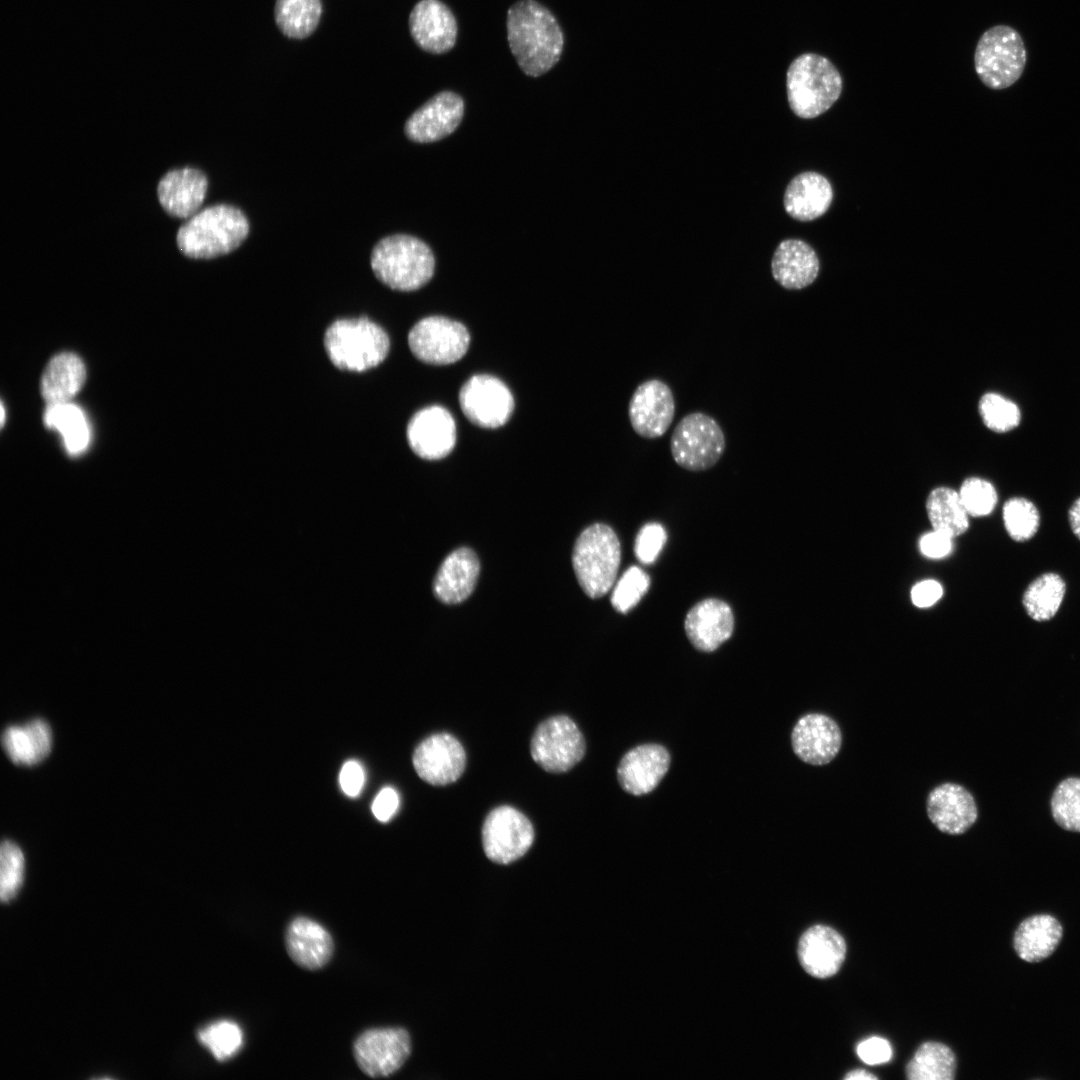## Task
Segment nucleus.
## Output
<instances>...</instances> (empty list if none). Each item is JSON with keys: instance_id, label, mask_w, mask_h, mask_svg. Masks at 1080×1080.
Wrapping results in <instances>:
<instances>
[{"instance_id": "1", "label": "nucleus", "mask_w": 1080, "mask_h": 1080, "mask_svg": "<svg viewBox=\"0 0 1080 1080\" xmlns=\"http://www.w3.org/2000/svg\"><path fill=\"white\" fill-rule=\"evenodd\" d=\"M510 51L524 74L539 77L560 60L564 35L554 14L536 0H519L507 11Z\"/></svg>"}, {"instance_id": "2", "label": "nucleus", "mask_w": 1080, "mask_h": 1080, "mask_svg": "<svg viewBox=\"0 0 1080 1080\" xmlns=\"http://www.w3.org/2000/svg\"><path fill=\"white\" fill-rule=\"evenodd\" d=\"M249 234V222L237 207L217 204L198 211L177 232L179 250L194 259H211L234 251Z\"/></svg>"}, {"instance_id": "3", "label": "nucleus", "mask_w": 1080, "mask_h": 1080, "mask_svg": "<svg viewBox=\"0 0 1080 1080\" xmlns=\"http://www.w3.org/2000/svg\"><path fill=\"white\" fill-rule=\"evenodd\" d=\"M842 77L835 65L816 53L795 58L786 74V91L792 112L812 119L829 110L842 92Z\"/></svg>"}, {"instance_id": "4", "label": "nucleus", "mask_w": 1080, "mask_h": 1080, "mask_svg": "<svg viewBox=\"0 0 1080 1080\" xmlns=\"http://www.w3.org/2000/svg\"><path fill=\"white\" fill-rule=\"evenodd\" d=\"M375 276L391 289L414 291L427 284L434 274L435 259L422 240L406 234L381 239L371 252Z\"/></svg>"}, {"instance_id": "5", "label": "nucleus", "mask_w": 1080, "mask_h": 1080, "mask_svg": "<svg viewBox=\"0 0 1080 1080\" xmlns=\"http://www.w3.org/2000/svg\"><path fill=\"white\" fill-rule=\"evenodd\" d=\"M324 346L330 361L337 368L364 372L384 361L390 341L381 326L360 317L334 321L325 331Z\"/></svg>"}, {"instance_id": "6", "label": "nucleus", "mask_w": 1080, "mask_h": 1080, "mask_svg": "<svg viewBox=\"0 0 1080 1080\" xmlns=\"http://www.w3.org/2000/svg\"><path fill=\"white\" fill-rule=\"evenodd\" d=\"M620 562V541L610 526L595 523L578 536L572 564L577 581L588 597L600 598L610 591Z\"/></svg>"}, {"instance_id": "7", "label": "nucleus", "mask_w": 1080, "mask_h": 1080, "mask_svg": "<svg viewBox=\"0 0 1080 1080\" xmlns=\"http://www.w3.org/2000/svg\"><path fill=\"white\" fill-rule=\"evenodd\" d=\"M1026 49L1021 35L1008 25H995L979 38L974 53V67L988 88L1001 90L1013 85L1026 64Z\"/></svg>"}, {"instance_id": "8", "label": "nucleus", "mask_w": 1080, "mask_h": 1080, "mask_svg": "<svg viewBox=\"0 0 1080 1080\" xmlns=\"http://www.w3.org/2000/svg\"><path fill=\"white\" fill-rule=\"evenodd\" d=\"M725 449L726 439L721 426L704 412L685 415L671 435V455L678 466L688 471L700 472L712 468Z\"/></svg>"}, {"instance_id": "9", "label": "nucleus", "mask_w": 1080, "mask_h": 1080, "mask_svg": "<svg viewBox=\"0 0 1080 1080\" xmlns=\"http://www.w3.org/2000/svg\"><path fill=\"white\" fill-rule=\"evenodd\" d=\"M585 739L576 723L566 715L542 721L530 741L534 762L549 773L572 769L585 755Z\"/></svg>"}, {"instance_id": "10", "label": "nucleus", "mask_w": 1080, "mask_h": 1080, "mask_svg": "<svg viewBox=\"0 0 1080 1080\" xmlns=\"http://www.w3.org/2000/svg\"><path fill=\"white\" fill-rule=\"evenodd\" d=\"M469 343L466 327L442 316L421 319L408 334L411 352L420 361L431 365H448L460 360Z\"/></svg>"}, {"instance_id": "11", "label": "nucleus", "mask_w": 1080, "mask_h": 1080, "mask_svg": "<svg viewBox=\"0 0 1080 1080\" xmlns=\"http://www.w3.org/2000/svg\"><path fill=\"white\" fill-rule=\"evenodd\" d=\"M534 828L518 809L502 805L491 810L482 826V845L486 857L498 864L521 858L532 846Z\"/></svg>"}, {"instance_id": "12", "label": "nucleus", "mask_w": 1080, "mask_h": 1080, "mask_svg": "<svg viewBox=\"0 0 1080 1080\" xmlns=\"http://www.w3.org/2000/svg\"><path fill=\"white\" fill-rule=\"evenodd\" d=\"M411 1053V1038L403 1028H371L353 1043V1056L359 1069L371 1078L388 1077L397 1072Z\"/></svg>"}, {"instance_id": "13", "label": "nucleus", "mask_w": 1080, "mask_h": 1080, "mask_svg": "<svg viewBox=\"0 0 1080 1080\" xmlns=\"http://www.w3.org/2000/svg\"><path fill=\"white\" fill-rule=\"evenodd\" d=\"M459 403L472 423L491 429L504 425L514 409L508 387L491 375H474L468 379L460 389Z\"/></svg>"}, {"instance_id": "14", "label": "nucleus", "mask_w": 1080, "mask_h": 1080, "mask_svg": "<svg viewBox=\"0 0 1080 1080\" xmlns=\"http://www.w3.org/2000/svg\"><path fill=\"white\" fill-rule=\"evenodd\" d=\"M675 400L670 386L658 378L640 383L628 405V417L634 432L645 439L663 436L672 424Z\"/></svg>"}, {"instance_id": "15", "label": "nucleus", "mask_w": 1080, "mask_h": 1080, "mask_svg": "<svg viewBox=\"0 0 1080 1080\" xmlns=\"http://www.w3.org/2000/svg\"><path fill=\"white\" fill-rule=\"evenodd\" d=\"M412 763L423 781L433 786H445L456 782L463 774L466 752L455 736L435 733L416 747Z\"/></svg>"}, {"instance_id": "16", "label": "nucleus", "mask_w": 1080, "mask_h": 1080, "mask_svg": "<svg viewBox=\"0 0 1080 1080\" xmlns=\"http://www.w3.org/2000/svg\"><path fill=\"white\" fill-rule=\"evenodd\" d=\"M464 101L452 91H441L419 107L406 121V136L418 143L441 140L461 123Z\"/></svg>"}, {"instance_id": "17", "label": "nucleus", "mask_w": 1080, "mask_h": 1080, "mask_svg": "<svg viewBox=\"0 0 1080 1080\" xmlns=\"http://www.w3.org/2000/svg\"><path fill=\"white\" fill-rule=\"evenodd\" d=\"M415 44L431 54H444L456 44L458 27L451 9L440 0H420L408 19Z\"/></svg>"}, {"instance_id": "18", "label": "nucleus", "mask_w": 1080, "mask_h": 1080, "mask_svg": "<svg viewBox=\"0 0 1080 1080\" xmlns=\"http://www.w3.org/2000/svg\"><path fill=\"white\" fill-rule=\"evenodd\" d=\"M407 440L413 452L423 459L444 458L456 443L455 420L442 406L423 408L410 419Z\"/></svg>"}, {"instance_id": "19", "label": "nucleus", "mask_w": 1080, "mask_h": 1080, "mask_svg": "<svg viewBox=\"0 0 1080 1080\" xmlns=\"http://www.w3.org/2000/svg\"><path fill=\"white\" fill-rule=\"evenodd\" d=\"M791 741L800 760L821 766L830 763L839 753L842 734L839 725L828 715L808 713L794 725Z\"/></svg>"}, {"instance_id": "20", "label": "nucleus", "mask_w": 1080, "mask_h": 1080, "mask_svg": "<svg viewBox=\"0 0 1080 1080\" xmlns=\"http://www.w3.org/2000/svg\"><path fill=\"white\" fill-rule=\"evenodd\" d=\"M928 818L941 832L960 835L970 829L978 817L973 795L957 783H943L933 788L927 797Z\"/></svg>"}, {"instance_id": "21", "label": "nucleus", "mask_w": 1080, "mask_h": 1080, "mask_svg": "<svg viewBox=\"0 0 1080 1080\" xmlns=\"http://www.w3.org/2000/svg\"><path fill=\"white\" fill-rule=\"evenodd\" d=\"M734 624L733 611L725 601L707 598L688 611L684 629L688 640L697 650L712 652L732 636Z\"/></svg>"}, {"instance_id": "22", "label": "nucleus", "mask_w": 1080, "mask_h": 1080, "mask_svg": "<svg viewBox=\"0 0 1080 1080\" xmlns=\"http://www.w3.org/2000/svg\"><path fill=\"white\" fill-rule=\"evenodd\" d=\"M670 765L667 749L658 744H643L629 750L621 759L617 777L628 793L640 796L654 790Z\"/></svg>"}, {"instance_id": "23", "label": "nucleus", "mask_w": 1080, "mask_h": 1080, "mask_svg": "<svg viewBox=\"0 0 1080 1080\" xmlns=\"http://www.w3.org/2000/svg\"><path fill=\"white\" fill-rule=\"evenodd\" d=\"M207 188L208 180L201 170L184 167L170 170L161 178L157 196L169 215L190 218L199 211Z\"/></svg>"}, {"instance_id": "24", "label": "nucleus", "mask_w": 1080, "mask_h": 1080, "mask_svg": "<svg viewBox=\"0 0 1080 1080\" xmlns=\"http://www.w3.org/2000/svg\"><path fill=\"white\" fill-rule=\"evenodd\" d=\"M289 957L306 970L323 968L332 958L334 942L329 931L317 921L298 916L290 921L285 932Z\"/></svg>"}, {"instance_id": "25", "label": "nucleus", "mask_w": 1080, "mask_h": 1080, "mask_svg": "<svg viewBox=\"0 0 1080 1080\" xmlns=\"http://www.w3.org/2000/svg\"><path fill=\"white\" fill-rule=\"evenodd\" d=\"M846 956V942L833 928L814 925L801 936L798 957L803 969L813 977L835 975Z\"/></svg>"}, {"instance_id": "26", "label": "nucleus", "mask_w": 1080, "mask_h": 1080, "mask_svg": "<svg viewBox=\"0 0 1080 1080\" xmlns=\"http://www.w3.org/2000/svg\"><path fill=\"white\" fill-rule=\"evenodd\" d=\"M819 269L820 263L815 250L800 239L781 241L771 260L774 280L788 290H800L812 284Z\"/></svg>"}, {"instance_id": "27", "label": "nucleus", "mask_w": 1080, "mask_h": 1080, "mask_svg": "<svg viewBox=\"0 0 1080 1080\" xmlns=\"http://www.w3.org/2000/svg\"><path fill=\"white\" fill-rule=\"evenodd\" d=\"M833 200V188L822 174L806 171L796 175L787 185L783 204L786 213L795 220L807 222L824 215Z\"/></svg>"}, {"instance_id": "28", "label": "nucleus", "mask_w": 1080, "mask_h": 1080, "mask_svg": "<svg viewBox=\"0 0 1080 1080\" xmlns=\"http://www.w3.org/2000/svg\"><path fill=\"white\" fill-rule=\"evenodd\" d=\"M480 563L473 550L462 547L449 554L440 565L433 582L435 597L445 604H458L473 592Z\"/></svg>"}, {"instance_id": "29", "label": "nucleus", "mask_w": 1080, "mask_h": 1080, "mask_svg": "<svg viewBox=\"0 0 1080 1080\" xmlns=\"http://www.w3.org/2000/svg\"><path fill=\"white\" fill-rule=\"evenodd\" d=\"M2 747L10 760L23 766L43 761L51 751L52 731L43 719H33L23 725H9L1 737Z\"/></svg>"}, {"instance_id": "30", "label": "nucleus", "mask_w": 1080, "mask_h": 1080, "mask_svg": "<svg viewBox=\"0 0 1080 1080\" xmlns=\"http://www.w3.org/2000/svg\"><path fill=\"white\" fill-rule=\"evenodd\" d=\"M1062 934V925L1052 915H1033L1023 920L1016 929L1014 949L1022 960L1040 962L1054 952Z\"/></svg>"}, {"instance_id": "31", "label": "nucleus", "mask_w": 1080, "mask_h": 1080, "mask_svg": "<svg viewBox=\"0 0 1080 1080\" xmlns=\"http://www.w3.org/2000/svg\"><path fill=\"white\" fill-rule=\"evenodd\" d=\"M86 369L73 353H60L46 366L41 379V394L48 404L68 402L83 386Z\"/></svg>"}, {"instance_id": "32", "label": "nucleus", "mask_w": 1080, "mask_h": 1080, "mask_svg": "<svg viewBox=\"0 0 1080 1080\" xmlns=\"http://www.w3.org/2000/svg\"><path fill=\"white\" fill-rule=\"evenodd\" d=\"M323 12L322 0H276L274 20L290 39H305L317 29Z\"/></svg>"}, {"instance_id": "33", "label": "nucleus", "mask_w": 1080, "mask_h": 1080, "mask_svg": "<svg viewBox=\"0 0 1080 1080\" xmlns=\"http://www.w3.org/2000/svg\"><path fill=\"white\" fill-rule=\"evenodd\" d=\"M926 509L934 530L955 537L963 534L969 527V515L959 493L951 488L933 489L927 498Z\"/></svg>"}, {"instance_id": "34", "label": "nucleus", "mask_w": 1080, "mask_h": 1080, "mask_svg": "<svg viewBox=\"0 0 1080 1080\" xmlns=\"http://www.w3.org/2000/svg\"><path fill=\"white\" fill-rule=\"evenodd\" d=\"M48 428L57 430L63 437L67 451L72 455L82 453L88 446L90 432L82 410L68 402L48 404L44 413Z\"/></svg>"}, {"instance_id": "35", "label": "nucleus", "mask_w": 1080, "mask_h": 1080, "mask_svg": "<svg viewBox=\"0 0 1080 1080\" xmlns=\"http://www.w3.org/2000/svg\"><path fill=\"white\" fill-rule=\"evenodd\" d=\"M955 1072L953 1051L934 1041L921 1044L906 1066V1076L910 1080H951Z\"/></svg>"}, {"instance_id": "36", "label": "nucleus", "mask_w": 1080, "mask_h": 1080, "mask_svg": "<svg viewBox=\"0 0 1080 1080\" xmlns=\"http://www.w3.org/2000/svg\"><path fill=\"white\" fill-rule=\"evenodd\" d=\"M1065 595V583L1055 573H1046L1035 579L1023 595L1027 614L1035 621H1047L1059 610Z\"/></svg>"}, {"instance_id": "37", "label": "nucleus", "mask_w": 1080, "mask_h": 1080, "mask_svg": "<svg viewBox=\"0 0 1080 1080\" xmlns=\"http://www.w3.org/2000/svg\"><path fill=\"white\" fill-rule=\"evenodd\" d=\"M1050 806L1053 819L1061 828L1080 832V778L1062 780L1052 794Z\"/></svg>"}, {"instance_id": "38", "label": "nucleus", "mask_w": 1080, "mask_h": 1080, "mask_svg": "<svg viewBox=\"0 0 1080 1080\" xmlns=\"http://www.w3.org/2000/svg\"><path fill=\"white\" fill-rule=\"evenodd\" d=\"M199 1041L219 1061H225L238 1053L243 1044L240 1026L231 1020H219L198 1032Z\"/></svg>"}, {"instance_id": "39", "label": "nucleus", "mask_w": 1080, "mask_h": 1080, "mask_svg": "<svg viewBox=\"0 0 1080 1080\" xmlns=\"http://www.w3.org/2000/svg\"><path fill=\"white\" fill-rule=\"evenodd\" d=\"M1003 521L1013 540L1025 542L1036 534L1040 515L1031 501L1023 497H1013L1003 506Z\"/></svg>"}, {"instance_id": "40", "label": "nucleus", "mask_w": 1080, "mask_h": 1080, "mask_svg": "<svg viewBox=\"0 0 1080 1080\" xmlns=\"http://www.w3.org/2000/svg\"><path fill=\"white\" fill-rule=\"evenodd\" d=\"M978 410L985 426L995 432H1008L1016 428L1021 420L1018 406L994 392L980 398Z\"/></svg>"}, {"instance_id": "41", "label": "nucleus", "mask_w": 1080, "mask_h": 1080, "mask_svg": "<svg viewBox=\"0 0 1080 1080\" xmlns=\"http://www.w3.org/2000/svg\"><path fill=\"white\" fill-rule=\"evenodd\" d=\"M24 855L20 847L5 839L0 849V898L9 902L15 897L23 882Z\"/></svg>"}, {"instance_id": "42", "label": "nucleus", "mask_w": 1080, "mask_h": 1080, "mask_svg": "<svg viewBox=\"0 0 1080 1080\" xmlns=\"http://www.w3.org/2000/svg\"><path fill=\"white\" fill-rule=\"evenodd\" d=\"M650 586L648 574L638 566L629 567L617 581L611 595L613 608L622 614L633 609Z\"/></svg>"}, {"instance_id": "43", "label": "nucleus", "mask_w": 1080, "mask_h": 1080, "mask_svg": "<svg viewBox=\"0 0 1080 1080\" xmlns=\"http://www.w3.org/2000/svg\"><path fill=\"white\" fill-rule=\"evenodd\" d=\"M958 493L969 516H986L997 504V492L994 486L981 478L966 479Z\"/></svg>"}, {"instance_id": "44", "label": "nucleus", "mask_w": 1080, "mask_h": 1080, "mask_svg": "<svg viewBox=\"0 0 1080 1080\" xmlns=\"http://www.w3.org/2000/svg\"><path fill=\"white\" fill-rule=\"evenodd\" d=\"M667 539L665 528L656 522L645 524L639 530L634 544L637 559L645 565L655 562Z\"/></svg>"}, {"instance_id": "45", "label": "nucleus", "mask_w": 1080, "mask_h": 1080, "mask_svg": "<svg viewBox=\"0 0 1080 1080\" xmlns=\"http://www.w3.org/2000/svg\"><path fill=\"white\" fill-rule=\"evenodd\" d=\"M858 1057L869 1065L888 1062L892 1057L890 1043L881 1037L873 1036L861 1041L856 1048Z\"/></svg>"}, {"instance_id": "46", "label": "nucleus", "mask_w": 1080, "mask_h": 1080, "mask_svg": "<svg viewBox=\"0 0 1080 1080\" xmlns=\"http://www.w3.org/2000/svg\"><path fill=\"white\" fill-rule=\"evenodd\" d=\"M952 538L950 535L941 531L934 530L924 534L919 542V547L923 555L932 559H939L947 556L952 550Z\"/></svg>"}, {"instance_id": "47", "label": "nucleus", "mask_w": 1080, "mask_h": 1080, "mask_svg": "<svg viewBox=\"0 0 1080 1080\" xmlns=\"http://www.w3.org/2000/svg\"><path fill=\"white\" fill-rule=\"evenodd\" d=\"M364 780L363 768L357 761L349 760L342 766L339 783L346 795L356 797L364 785Z\"/></svg>"}, {"instance_id": "48", "label": "nucleus", "mask_w": 1080, "mask_h": 1080, "mask_svg": "<svg viewBox=\"0 0 1080 1080\" xmlns=\"http://www.w3.org/2000/svg\"><path fill=\"white\" fill-rule=\"evenodd\" d=\"M399 806V795L392 787H385L375 797L372 803V812L377 820L387 822L395 814Z\"/></svg>"}, {"instance_id": "49", "label": "nucleus", "mask_w": 1080, "mask_h": 1080, "mask_svg": "<svg viewBox=\"0 0 1080 1080\" xmlns=\"http://www.w3.org/2000/svg\"><path fill=\"white\" fill-rule=\"evenodd\" d=\"M943 588L936 580L928 579L915 584L911 590V600L919 608L930 607L942 596Z\"/></svg>"}, {"instance_id": "50", "label": "nucleus", "mask_w": 1080, "mask_h": 1080, "mask_svg": "<svg viewBox=\"0 0 1080 1080\" xmlns=\"http://www.w3.org/2000/svg\"><path fill=\"white\" fill-rule=\"evenodd\" d=\"M1068 517L1071 530L1080 540V498H1078L1071 506Z\"/></svg>"}, {"instance_id": "51", "label": "nucleus", "mask_w": 1080, "mask_h": 1080, "mask_svg": "<svg viewBox=\"0 0 1080 1080\" xmlns=\"http://www.w3.org/2000/svg\"><path fill=\"white\" fill-rule=\"evenodd\" d=\"M844 1079L845 1080H858V1079H864V1080L865 1079H870V1080L873 1079V1080H875V1079H877V1076H875L874 1074H872V1073H870V1072H868V1071H866L864 1069H855V1070H852V1071L848 1072L845 1075Z\"/></svg>"}, {"instance_id": "52", "label": "nucleus", "mask_w": 1080, "mask_h": 1080, "mask_svg": "<svg viewBox=\"0 0 1080 1080\" xmlns=\"http://www.w3.org/2000/svg\"><path fill=\"white\" fill-rule=\"evenodd\" d=\"M4 420H5V411H4V406L2 404L1 405V426L4 425Z\"/></svg>"}]
</instances>
